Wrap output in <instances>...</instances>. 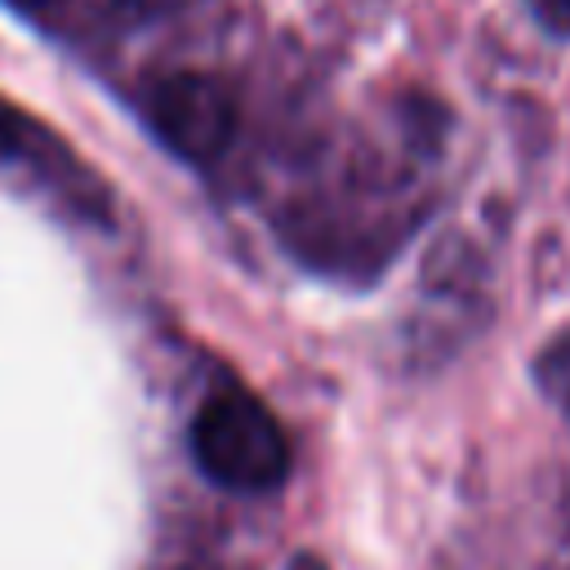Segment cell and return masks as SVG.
<instances>
[{"label":"cell","instance_id":"obj_1","mask_svg":"<svg viewBox=\"0 0 570 570\" xmlns=\"http://www.w3.org/2000/svg\"><path fill=\"white\" fill-rule=\"evenodd\" d=\"M191 454L209 481L240 494L276 490L289 476L285 428L254 392H240V387H223L196 410Z\"/></svg>","mask_w":570,"mask_h":570},{"label":"cell","instance_id":"obj_2","mask_svg":"<svg viewBox=\"0 0 570 570\" xmlns=\"http://www.w3.org/2000/svg\"><path fill=\"white\" fill-rule=\"evenodd\" d=\"M142 116L151 134L183 160L205 165L227 151L236 134V98L232 89L209 71H169L160 76L147 98Z\"/></svg>","mask_w":570,"mask_h":570},{"label":"cell","instance_id":"obj_5","mask_svg":"<svg viewBox=\"0 0 570 570\" xmlns=\"http://www.w3.org/2000/svg\"><path fill=\"white\" fill-rule=\"evenodd\" d=\"M289 570H325V566H321L316 557H294V566H289Z\"/></svg>","mask_w":570,"mask_h":570},{"label":"cell","instance_id":"obj_3","mask_svg":"<svg viewBox=\"0 0 570 570\" xmlns=\"http://www.w3.org/2000/svg\"><path fill=\"white\" fill-rule=\"evenodd\" d=\"M40 151H49V138L45 129L13 102L0 98V160L13 165V160H36Z\"/></svg>","mask_w":570,"mask_h":570},{"label":"cell","instance_id":"obj_6","mask_svg":"<svg viewBox=\"0 0 570 570\" xmlns=\"http://www.w3.org/2000/svg\"><path fill=\"white\" fill-rule=\"evenodd\" d=\"M9 4H18V9H40V4H49V0H9Z\"/></svg>","mask_w":570,"mask_h":570},{"label":"cell","instance_id":"obj_4","mask_svg":"<svg viewBox=\"0 0 570 570\" xmlns=\"http://www.w3.org/2000/svg\"><path fill=\"white\" fill-rule=\"evenodd\" d=\"M534 13L548 31L557 36H570V0H534Z\"/></svg>","mask_w":570,"mask_h":570}]
</instances>
